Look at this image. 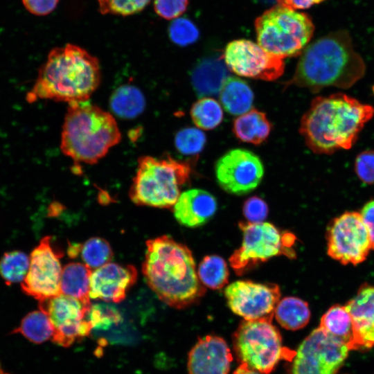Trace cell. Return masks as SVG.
<instances>
[{"instance_id":"cell-1","label":"cell","mask_w":374,"mask_h":374,"mask_svg":"<svg viewBox=\"0 0 374 374\" xmlns=\"http://www.w3.org/2000/svg\"><path fill=\"white\" fill-rule=\"evenodd\" d=\"M373 116L372 105L346 93L317 96L303 115L299 132L312 152L330 155L353 148Z\"/></svg>"},{"instance_id":"cell-2","label":"cell","mask_w":374,"mask_h":374,"mask_svg":"<svg viewBox=\"0 0 374 374\" xmlns=\"http://www.w3.org/2000/svg\"><path fill=\"white\" fill-rule=\"evenodd\" d=\"M366 64L355 50L347 30L331 32L308 44L286 87L296 85L316 93L326 87L347 89L365 75Z\"/></svg>"},{"instance_id":"cell-3","label":"cell","mask_w":374,"mask_h":374,"mask_svg":"<svg viewBox=\"0 0 374 374\" xmlns=\"http://www.w3.org/2000/svg\"><path fill=\"white\" fill-rule=\"evenodd\" d=\"M146 247L142 272L158 298L177 309L198 302L206 289L197 274L191 251L168 235L148 240Z\"/></svg>"},{"instance_id":"cell-4","label":"cell","mask_w":374,"mask_h":374,"mask_svg":"<svg viewBox=\"0 0 374 374\" xmlns=\"http://www.w3.org/2000/svg\"><path fill=\"white\" fill-rule=\"evenodd\" d=\"M101 81L97 57L77 45L53 48L38 70L27 99L51 100L68 104L88 101Z\"/></svg>"},{"instance_id":"cell-5","label":"cell","mask_w":374,"mask_h":374,"mask_svg":"<svg viewBox=\"0 0 374 374\" xmlns=\"http://www.w3.org/2000/svg\"><path fill=\"white\" fill-rule=\"evenodd\" d=\"M121 139L114 117L86 102L69 104L61 133L60 149L75 164H94Z\"/></svg>"},{"instance_id":"cell-6","label":"cell","mask_w":374,"mask_h":374,"mask_svg":"<svg viewBox=\"0 0 374 374\" xmlns=\"http://www.w3.org/2000/svg\"><path fill=\"white\" fill-rule=\"evenodd\" d=\"M189 163L170 156L139 158L130 190L131 200L137 205L170 208L180 195L181 187L188 180Z\"/></svg>"},{"instance_id":"cell-7","label":"cell","mask_w":374,"mask_h":374,"mask_svg":"<svg viewBox=\"0 0 374 374\" xmlns=\"http://www.w3.org/2000/svg\"><path fill=\"white\" fill-rule=\"evenodd\" d=\"M254 26L258 44L283 59L301 55L314 31L308 15L278 5L258 17Z\"/></svg>"},{"instance_id":"cell-8","label":"cell","mask_w":374,"mask_h":374,"mask_svg":"<svg viewBox=\"0 0 374 374\" xmlns=\"http://www.w3.org/2000/svg\"><path fill=\"white\" fill-rule=\"evenodd\" d=\"M237 360L262 374L270 373L282 359L296 352L283 346L280 333L269 320H243L233 335Z\"/></svg>"},{"instance_id":"cell-9","label":"cell","mask_w":374,"mask_h":374,"mask_svg":"<svg viewBox=\"0 0 374 374\" xmlns=\"http://www.w3.org/2000/svg\"><path fill=\"white\" fill-rule=\"evenodd\" d=\"M238 225L243 235L242 242L229 258L238 275L274 256L295 257L293 245L296 237L292 233L280 231L269 222H241Z\"/></svg>"},{"instance_id":"cell-10","label":"cell","mask_w":374,"mask_h":374,"mask_svg":"<svg viewBox=\"0 0 374 374\" xmlns=\"http://www.w3.org/2000/svg\"><path fill=\"white\" fill-rule=\"evenodd\" d=\"M349 350L319 327L300 344L292 359V374H336Z\"/></svg>"},{"instance_id":"cell-11","label":"cell","mask_w":374,"mask_h":374,"mask_svg":"<svg viewBox=\"0 0 374 374\" xmlns=\"http://www.w3.org/2000/svg\"><path fill=\"white\" fill-rule=\"evenodd\" d=\"M327 241L328 256L344 265H358L373 250L369 233L356 211H346L332 221Z\"/></svg>"},{"instance_id":"cell-12","label":"cell","mask_w":374,"mask_h":374,"mask_svg":"<svg viewBox=\"0 0 374 374\" xmlns=\"http://www.w3.org/2000/svg\"><path fill=\"white\" fill-rule=\"evenodd\" d=\"M62 256L53 247L51 237H44L29 256L28 270L21 283L22 291L39 302L60 294Z\"/></svg>"},{"instance_id":"cell-13","label":"cell","mask_w":374,"mask_h":374,"mask_svg":"<svg viewBox=\"0 0 374 374\" xmlns=\"http://www.w3.org/2000/svg\"><path fill=\"white\" fill-rule=\"evenodd\" d=\"M226 67L240 76L273 81L284 72V59L265 51L258 43L240 39L230 42L223 54Z\"/></svg>"},{"instance_id":"cell-14","label":"cell","mask_w":374,"mask_h":374,"mask_svg":"<svg viewBox=\"0 0 374 374\" xmlns=\"http://www.w3.org/2000/svg\"><path fill=\"white\" fill-rule=\"evenodd\" d=\"M224 295L231 311L244 320L271 321L280 292L276 284L237 280L226 287Z\"/></svg>"},{"instance_id":"cell-15","label":"cell","mask_w":374,"mask_h":374,"mask_svg":"<svg viewBox=\"0 0 374 374\" xmlns=\"http://www.w3.org/2000/svg\"><path fill=\"white\" fill-rule=\"evenodd\" d=\"M219 186L233 195H244L261 182L264 167L260 158L246 149H232L224 154L215 165Z\"/></svg>"},{"instance_id":"cell-16","label":"cell","mask_w":374,"mask_h":374,"mask_svg":"<svg viewBox=\"0 0 374 374\" xmlns=\"http://www.w3.org/2000/svg\"><path fill=\"white\" fill-rule=\"evenodd\" d=\"M136 278L137 271L133 265L109 262L92 272L89 296L106 302H121Z\"/></svg>"},{"instance_id":"cell-17","label":"cell","mask_w":374,"mask_h":374,"mask_svg":"<svg viewBox=\"0 0 374 374\" xmlns=\"http://www.w3.org/2000/svg\"><path fill=\"white\" fill-rule=\"evenodd\" d=\"M233 355L226 342L215 335L199 338L188 353L189 374H229Z\"/></svg>"},{"instance_id":"cell-18","label":"cell","mask_w":374,"mask_h":374,"mask_svg":"<svg viewBox=\"0 0 374 374\" xmlns=\"http://www.w3.org/2000/svg\"><path fill=\"white\" fill-rule=\"evenodd\" d=\"M345 306L353 320L351 350L374 347V286L361 287Z\"/></svg>"},{"instance_id":"cell-19","label":"cell","mask_w":374,"mask_h":374,"mask_svg":"<svg viewBox=\"0 0 374 374\" xmlns=\"http://www.w3.org/2000/svg\"><path fill=\"white\" fill-rule=\"evenodd\" d=\"M217 208V200L211 193L203 189L194 188L180 194L173 206V212L180 224L195 228L209 221Z\"/></svg>"},{"instance_id":"cell-20","label":"cell","mask_w":374,"mask_h":374,"mask_svg":"<svg viewBox=\"0 0 374 374\" xmlns=\"http://www.w3.org/2000/svg\"><path fill=\"white\" fill-rule=\"evenodd\" d=\"M91 306L63 294L39 302V310L47 314L54 330L83 320Z\"/></svg>"},{"instance_id":"cell-21","label":"cell","mask_w":374,"mask_h":374,"mask_svg":"<svg viewBox=\"0 0 374 374\" xmlns=\"http://www.w3.org/2000/svg\"><path fill=\"white\" fill-rule=\"evenodd\" d=\"M272 129V125L266 114L251 109L239 116L233 123V132L241 141L260 145L267 140Z\"/></svg>"},{"instance_id":"cell-22","label":"cell","mask_w":374,"mask_h":374,"mask_svg":"<svg viewBox=\"0 0 374 374\" xmlns=\"http://www.w3.org/2000/svg\"><path fill=\"white\" fill-rule=\"evenodd\" d=\"M253 93L249 85L239 78L228 76L220 91V101L226 112L240 116L251 109Z\"/></svg>"},{"instance_id":"cell-23","label":"cell","mask_w":374,"mask_h":374,"mask_svg":"<svg viewBox=\"0 0 374 374\" xmlns=\"http://www.w3.org/2000/svg\"><path fill=\"white\" fill-rule=\"evenodd\" d=\"M220 59H206L194 69L192 83L196 92L200 96L216 94L228 77L227 71Z\"/></svg>"},{"instance_id":"cell-24","label":"cell","mask_w":374,"mask_h":374,"mask_svg":"<svg viewBox=\"0 0 374 374\" xmlns=\"http://www.w3.org/2000/svg\"><path fill=\"white\" fill-rule=\"evenodd\" d=\"M91 269L86 265L71 262L62 269L60 280L61 294L77 299L87 305L90 303Z\"/></svg>"},{"instance_id":"cell-25","label":"cell","mask_w":374,"mask_h":374,"mask_svg":"<svg viewBox=\"0 0 374 374\" xmlns=\"http://www.w3.org/2000/svg\"><path fill=\"white\" fill-rule=\"evenodd\" d=\"M109 106L118 117L131 119L141 114L145 109V100L141 91L134 85L118 87L112 94Z\"/></svg>"},{"instance_id":"cell-26","label":"cell","mask_w":374,"mask_h":374,"mask_svg":"<svg viewBox=\"0 0 374 374\" xmlns=\"http://www.w3.org/2000/svg\"><path fill=\"white\" fill-rule=\"evenodd\" d=\"M319 328L330 336L346 344L351 350L353 339V320L345 305L331 306L322 316Z\"/></svg>"},{"instance_id":"cell-27","label":"cell","mask_w":374,"mask_h":374,"mask_svg":"<svg viewBox=\"0 0 374 374\" xmlns=\"http://www.w3.org/2000/svg\"><path fill=\"white\" fill-rule=\"evenodd\" d=\"M274 317L283 328L296 330L308 324L310 311L306 301L297 297L287 296L278 303Z\"/></svg>"},{"instance_id":"cell-28","label":"cell","mask_w":374,"mask_h":374,"mask_svg":"<svg viewBox=\"0 0 374 374\" xmlns=\"http://www.w3.org/2000/svg\"><path fill=\"white\" fill-rule=\"evenodd\" d=\"M12 333H19L35 344H42L52 339L54 327L47 314L42 310L27 314Z\"/></svg>"},{"instance_id":"cell-29","label":"cell","mask_w":374,"mask_h":374,"mask_svg":"<svg viewBox=\"0 0 374 374\" xmlns=\"http://www.w3.org/2000/svg\"><path fill=\"white\" fill-rule=\"evenodd\" d=\"M190 116L199 129L211 130L221 123L223 111L221 105L216 100L203 97L192 105Z\"/></svg>"},{"instance_id":"cell-30","label":"cell","mask_w":374,"mask_h":374,"mask_svg":"<svg viewBox=\"0 0 374 374\" xmlns=\"http://www.w3.org/2000/svg\"><path fill=\"white\" fill-rule=\"evenodd\" d=\"M197 275L204 285L218 290L228 283L229 269L222 257L211 255L205 256L199 263Z\"/></svg>"},{"instance_id":"cell-31","label":"cell","mask_w":374,"mask_h":374,"mask_svg":"<svg viewBox=\"0 0 374 374\" xmlns=\"http://www.w3.org/2000/svg\"><path fill=\"white\" fill-rule=\"evenodd\" d=\"M30 258L19 250L8 251L0 259V276L7 285L21 283L25 278Z\"/></svg>"},{"instance_id":"cell-32","label":"cell","mask_w":374,"mask_h":374,"mask_svg":"<svg viewBox=\"0 0 374 374\" xmlns=\"http://www.w3.org/2000/svg\"><path fill=\"white\" fill-rule=\"evenodd\" d=\"M81 257L90 269H98L112 259L113 251L109 242L101 238L88 239L80 247Z\"/></svg>"},{"instance_id":"cell-33","label":"cell","mask_w":374,"mask_h":374,"mask_svg":"<svg viewBox=\"0 0 374 374\" xmlns=\"http://www.w3.org/2000/svg\"><path fill=\"white\" fill-rule=\"evenodd\" d=\"M206 141V136L200 129L186 127L176 134L175 145L180 153L184 155H194L203 150Z\"/></svg>"},{"instance_id":"cell-34","label":"cell","mask_w":374,"mask_h":374,"mask_svg":"<svg viewBox=\"0 0 374 374\" xmlns=\"http://www.w3.org/2000/svg\"><path fill=\"white\" fill-rule=\"evenodd\" d=\"M92 328L90 322L83 319L55 329L51 339L57 345L67 347L77 339L89 335Z\"/></svg>"},{"instance_id":"cell-35","label":"cell","mask_w":374,"mask_h":374,"mask_svg":"<svg viewBox=\"0 0 374 374\" xmlns=\"http://www.w3.org/2000/svg\"><path fill=\"white\" fill-rule=\"evenodd\" d=\"M103 15L128 16L139 12L151 0H97Z\"/></svg>"},{"instance_id":"cell-36","label":"cell","mask_w":374,"mask_h":374,"mask_svg":"<svg viewBox=\"0 0 374 374\" xmlns=\"http://www.w3.org/2000/svg\"><path fill=\"white\" fill-rule=\"evenodd\" d=\"M199 35L195 24L186 18L175 19L169 26V36L176 44L181 46L195 42Z\"/></svg>"},{"instance_id":"cell-37","label":"cell","mask_w":374,"mask_h":374,"mask_svg":"<svg viewBox=\"0 0 374 374\" xmlns=\"http://www.w3.org/2000/svg\"><path fill=\"white\" fill-rule=\"evenodd\" d=\"M87 317L92 328L97 329H106L121 319V314L116 308L103 303L91 305L87 313Z\"/></svg>"},{"instance_id":"cell-38","label":"cell","mask_w":374,"mask_h":374,"mask_svg":"<svg viewBox=\"0 0 374 374\" xmlns=\"http://www.w3.org/2000/svg\"><path fill=\"white\" fill-rule=\"evenodd\" d=\"M355 171L358 178L367 184H374V150H364L355 158Z\"/></svg>"},{"instance_id":"cell-39","label":"cell","mask_w":374,"mask_h":374,"mask_svg":"<svg viewBox=\"0 0 374 374\" xmlns=\"http://www.w3.org/2000/svg\"><path fill=\"white\" fill-rule=\"evenodd\" d=\"M188 0H154V8L161 17L170 20L178 18L187 9Z\"/></svg>"},{"instance_id":"cell-40","label":"cell","mask_w":374,"mask_h":374,"mask_svg":"<svg viewBox=\"0 0 374 374\" xmlns=\"http://www.w3.org/2000/svg\"><path fill=\"white\" fill-rule=\"evenodd\" d=\"M243 214L249 222H263L268 215V206L263 199L254 196L244 202Z\"/></svg>"},{"instance_id":"cell-41","label":"cell","mask_w":374,"mask_h":374,"mask_svg":"<svg viewBox=\"0 0 374 374\" xmlns=\"http://www.w3.org/2000/svg\"><path fill=\"white\" fill-rule=\"evenodd\" d=\"M59 0H22L23 4L30 13L46 15L57 6Z\"/></svg>"},{"instance_id":"cell-42","label":"cell","mask_w":374,"mask_h":374,"mask_svg":"<svg viewBox=\"0 0 374 374\" xmlns=\"http://www.w3.org/2000/svg\"><path fill=\"white\" fill-rule=\"evenodd\" d=\"M359 213L369 233L372 242V249L374 250V199L365 204Z\"/></svg>"},{"instance_id":"cell-43","label":"cell","mask_w":374,"mask_h":374,"mask_svg":"<svg viewBox=\"0 0 374 374\" xmlns=\"http://www.w3.org/2000/svg\"><path fill=\"white\" fill-rule=\"evenodd\" d=\"M278 5L290 9H306L326 0H276Z\"/></svg>"},{"instance_id":"cell-44","label":"cell","mask_w":374,"mask_h":374,"mask_svg":"<svg viewBox=\"0 0 374 374\" xmlns=\"http://www.w3.org/2000/svg\"><path fill=\"white\" fill-rule=\"evenodd\" d=\"M233 374H262L253 369L250 368L247 365L240 364V366L234 371Z\"/></svg>"},{"instance_id":"cell-45","label":"cell","mask_w":374,"mask_h":374,"mask_svg":"<svg viewBox=\"0 0 374 374\" xmlns=\"http://www.w3.org/2000/svg\"><path fill=\"white\" fill-rule=\"evenodd\" d=\"M0 374H9V373H6L1 368V364H0Z\"/></svg>"}]
</instances>
